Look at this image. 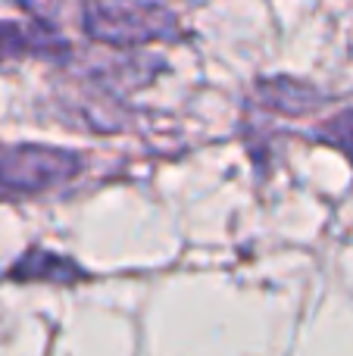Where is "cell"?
I'll list each match as a JSON object with an SVG mask.
<instances>
[{
	"label": "cell",
	"instance_id": "1",
	"mask_svg": "<svg viewBox=\"0 0 353 356\" xmlns=\"http://www.w3.org/2000/svg\"><path fill=\"white\" fill-rule=\"evenodd\" d=\"M19 6L50 29L72 16L91 41L119 50L185 38L179 16L154 0H19Z\"/></svg>",
	"mask_w": 353,
	"mask_h": 356
},
{
	"label": "cell",
	"instance_id": "2",
	"mask_svg": "<svg viewBox=\"0 0 353 356\" xmlns=\"http://www.w3.org/2000/svg\"><path fill=\"white\" fill-rule=\"evenodd\" d=\"M85 156L47 144H0V194H41L69 184Z\"/></svg>",
	"mask_w": 353,
	"mask_h": 356
},
{
	"label": "cell",
	"instance_id": "3",
	"mask_svg": "<svg viewBox=\"0 0 353 356\" xmlns=\"http://www.w3.org/2000/svg\"><path fill=\"white\" fill-rule=\"evenodd\" d=\"M69 41L56 29L38 22H13L0 19V63L25 60V56H66Z\"/></svg>",
	"mask_w": 353,
	"mask_h": 356
},
{
	"label": "cell",
	"instance_id": "4",
	"mask_svg": "<svg viewBox=\"0 0 353 356\" xmlns=\"http://www.w3.org/2000/svg\"><path fill=\"white\" fill-rule=\"evenodd\" d=\"M6 278L22 284H35V282H50V284H63V288H72V284L85 282L88 272L79 263L60 257V253H50L44 247H31L25 250L16 263L10 266Z\"/></svg>",
	"mask_w": 353,
	"mask_h": 356
},
{
	"label": "cell",
	"instance_id": "5",
	"mask_svg": "<svg viewBox=\"0 0 353 356\" xmlns=\"http://www.w3.org/2000/svg\"><path fill=\"white\" fill-rule=\"evenodd\" d=\"M260 97L266 100L272 110H281V113H288V116H297V113H304L310 104H319V97L310 91V88L297 85V81H288V79L263 81Z\"/></svg>",
	"mask_w": 353,
	"mask_h": 356
},
{
	"label": "cell",
	"instance_id": "6",
	"mask_svg": "<svg viewBox=\"0 0 353 356\" xmlns=\"http://www.w3.org/2000/svg\"><path fill=\"white\" fill-rule=\"evenodd\" d=\"M313 135H316L319 144H329V147L341 150L353 163V110H344V113H338V116L325 119Z\"/></svg>",
	"mask_w": 353,
	"mask_h": 356
}]
</instances>
